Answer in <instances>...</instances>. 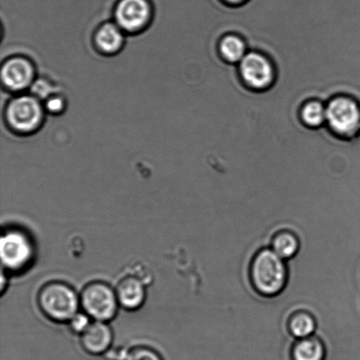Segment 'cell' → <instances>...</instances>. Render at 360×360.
Returning a JSON list of instances; mask_svg holds the SVG:
<instances>
[{"instance_id":"cell-1","label":"cell","mask_w":360,"mask_h":360,"mask_svg":"<svg viewBox=\"0 0 360 360\" xmlns=\"http://www.w3.org/2000/svg\"><path fill=\"white\" fill-rule=\"evenodd\" d=\"M250 278L259 295L271 297L280 294L288 281L284 259L273 250H261L250 264Z\"/></svg>"},{"instance_id":"cell-2","label":"cell","mask_w":360,"mask_h":360,"mask_svg":"<svg viewBox=\"0 0 360 360\" xmlns=\"http://www.w3.org/2000/svg\"><path fill=\"white\" fill-rule=\"evenodd\" d=\"M326 126L335 136L360 141V102L350 95H338L326 104Z\"/></svg>"},{"instance_id":"cell-3","label":"cell","mask_w":360,"mask_h":360,"mask_svg":"<svg viewBox=\"0 0 360 360\" xmlns=\"http://www.w3.org/2000/svg\"><path fill=\"white\" fill-rule=\"evenodd\" d=\"M38 305L49 319L67 323L79 313L80 298L70 285L51 282L39 292Z\"/></svg>"},{"instance_id":"cell-4","label":"cell","mask_w":360,"mask_h":360,"mask_svg":"<svg viewBox=\"0 0 360 360\" xmlns=\"http://www.w3.org/2000/svg\"><path fill=\"white\" fill-rule=\"evenodd\" d=\"M238 67L243 82L250 89L264 91L276 83V67L269 56L262 52L249 51Z\"/></svg>"},{"instance_id":"cell-5","label":"cell","mask_w":360,"mask_h":360,"mask_svg":"<svg viewBox=\"0 0 360 360\" xmlns=\"http://www.w3.org/2000/svg\"><path fill=\"white\" fill-rule=\"evenodd\" d=\"M80 305L91 319L108 323L117 313L119 302L114 289L102 282H93L83 289Z\"/></svg>"},{"instance_id":"cell-6","label":"cell","mask_w":360,"mask_h":360,"mask_svg":"<svg viewBox=\"0 0 360 360\" xmlns=\"http://www.w3.org/2000/svg\"><path fill=\"white\" fill-rule=\"evenodd\" d=\"M6 120L16 132L30 134L41 125L44 109L37 98L21 96L14 98L7 105Z\"/></svg>"},{"instance_id":"cell-7","label":"cell","mask_w":360,"mask_h":360,"mask_svg":"<svg viewBox=\"0 0 360 360\" xmlns=\"http://www.w3.org/2000/svg\"><path fill=\"white\" fill-rule=\"evenodd\" d=\"M34 247L24 233L17 231L6 232L1 238L3 266L9 271H20L33 259Z\"/></svg>"},{"instance_id":"cell-8","label":"cell","mask_w":360,"mask_h":360,"mask_svg":"<svg viewBox=\"0 0 360 360\" xmlns=\"http://www.w3.org/2000/svg\"><path fill=\"white\" fill-rule=\"evenodd\" d=\"M150 17V8L146 0H122L115 11L118 26L130 33L146 27Z\"/></svg>"},{"instance_id":"cell-9","label":"cell","mask_w":360,"mask_h":360,"mask_svg":"<svg viewBox=\"0 0 360 360\" xmlns=\"http://www.w3.org/2000/svg\"><path fill=\"white\" fill-rule=\"evenodd\" d=\"M1 77L4 86L13 91L26 89L33 82L34 70L26 58H13L4 63Z\"/></svg>"},{"instance_id":"cell-10","label":"cell","mask_w":360,"mask_h":360,"mask_svg":"<svg viewBox=\"0 0 360 360\" xmlns=\"http://www.w3.org/2000/svg\"><path fill=\"white\" fill-rule=\"evenodd\" d=\"M112 342V331L107 323L94 321L90 326L81 334V345L91 354H104Z\"/></svg>"},{"instance_id":"cell-11","label":"cell","mask_w":360,"mask_h":360,"mask_svg":"<svg viewBox=\"0 0 360 360\" xmlns=\"http://www.w3.org/2000/svg\"><path fill=\"white\" fill-rule=\"evenodd\" d=\"M119 305L128 310L141 308L146 300V288L139 278L128 277L123 278L116 288Z\"/></svg>"},{"instance_id":"cell-12","label":"cell","mask_w":360,"mask_h":360,"mask_svg":"<svg viewBox=\"0 0 360 360\" xmlns=\"http://www.w3.org/2000/svg\"><path fill=\"white\" fill-rule=\"evenodd\" d=\"M219 53L226 62L238 65L249 51L245 39L236 34L224 35L219 42Z\"/></svg>"},{"instance_id":"cell-13","label":"cell","mask_w":360,"mask_h":360,"mask_svg":"<svg viewBox=\"0 0 360 360\" xmlns=\"http://www.w3.org/2000/svg\"><path fill=\"white\" fill-rule=\"evenodd\" d=\"M291 358L292 360H324L326 347L319 338H302L292 347Z\"/></svg>"},{"instance_id":"cell-14","label":"cell","mask_w":360,"mask_h":360,"mask_svg":"<svg viewBox=\"0 0 360 360\" xmlns=\"http://www.w3.org/2000/svg\"><path fill=\"white\" fill-rule=\"evenodd\" d=\"M123 40L121 28L112 24L104 25L95 37L98 49L105 54H114L119 51L122 47Z\"/></svg>"},{"instance_id":"cell-15","label":"cell","mask_w":360,"mask_h":360,"mask_svg":"<svg viewBox=\"0 0 360 360\" xmlns=\"http://www.w3.org/2000/svg\"><path fill=\"white\" fill-rule=\"evenodd\" d=\"M300 117L307 128H323L326 126V104L319 100L307 101L301 108Z\"/></svg>"},{"instance_id":"cell-16","label":"cell","mask_w":360,"mask_h":360,"mask_svg":"<svg viewBox=\"0 0 360 360\" xmlns=\"http://www.w3.org/2000/svg\"><path fill=\"white\" fill-rule=\"evenodd\" d=\"M274 252L282 259H288L297 254L300 243L297 236L291 231H284L277 233L271 241Z\"/></svg>"},{"instance_id":"cell-17","label":"cell","mask_w":360,"mask_h":360,"mask_svg":"<svg viewBox=\"0 0 360 360\" xmlns=\"http://www.w3.org/2000/svg\"><path fill=\"white\" fill-rule=\"evenodd\" d=\"M316 328L315 319L307 311L292 314L288 321V329L292 336L298 340L311 337Z\"/></svg>"},{"instance_id":"cell-18","label":"cell","mask_w":360,"mask_h":360,"mask_svg":"<svg viewBox=\"0 0 360 360\" xmlns=\"http://www.w3.org/2000/svg\"><path fill=\"white\" fill-rule=\"evenodd\" d=\"M126 360H162L156 352L146 347L133 349L127 355Z\"/></svg>"},{"instance_id":"cell-19","label":"cell","mask_w":360,"mask_h":360,"mask_svg":"<svg viewBox=\"0 0 360 360\" xmlns=\"http://www.w3.org/2000/svg\"><path fill=\"white\" fill-rule=\"evenodd\" d=\"M91 319V317L87 316L86 313H77L70 321V326L74 333L82 334L90 326Z\"/></svg>"},{"instance_id":"cell-20","label":"cell","mask_w":360,"mask_h":360,"mask_svg":"<svg viewBox=\"0 0 360 360\" xmlns=\"http://www.w3.org/2000/svg\"><path fill=\"white\" fill-rule=\"evenodd\" d=\"M31 90L34 97L45 98L52 93V86L48 82H46L45 80L40 79L33 84Z\"/></svg>"},{"instance_id":"cell-21","label":"cell","mask_w":360,"mask_h":360,"mask_svg":"<svg viewBox=\"0 0 360 360\" xmlns=\"http://www.w3.org/2000/svg\"><path fill=\"white\" fill-rule=\"evenodd\" d=\"M46 109L51 114H59L65 109V101L60 97L49 98L46 103Z\"/></svg>"},{"instance_id":"cell-22","label":"cell","mask_w":360,"mask_h":360,"mask_svg":"<svg viewBox=\"0 0 360 360\" xmlns=\"http://www.w3.org/2000/svg\"><path fill=\"white\" fill-rule=\"evenodd\" d=\"M224 1L231 6H238L245 1V0H224Z\"/></svg>"}]
</instances>
